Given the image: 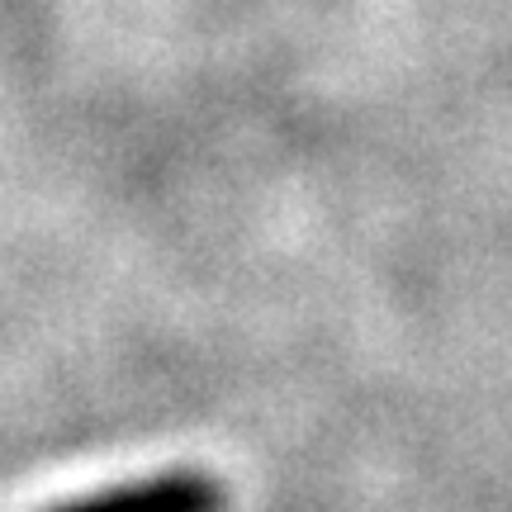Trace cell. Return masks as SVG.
<instances>
[{
    "instance_id": "6da1fadb",
    "label": "cell",
    "mask_w": 512,
    "mask_h": 512,
    "mask_svg": "<svg viewBox=\"0 0 512 512\" xmlns=\"http://www.w3.org/2000/svg\"><path fill=\"white\" fill-rule=\"evenodd\" d=\"M228 494L219 479L200 475V470H171V475H152L138 484H119L105 494L76 498L53 512H223Z\"/></svg>"
}]
</instances>
